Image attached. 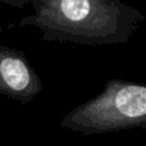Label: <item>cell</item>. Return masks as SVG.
<instances>
[{
	"mask_svg": "<svg viewBox=\"0 0 146 146\" xmlns=\"http://www.w3.org/2000/svg\"><path fill=\"white\" fill-rule=\"evenodd\" d=\"M33 13L18 27H35L46 42L99 46L126 44L145 14L119 0H30Z\"/></svg>",
	"mask_w": 146,
	"mask_h": 146,
	"instance_id": "cell-1",
	"label": "cell"
},
{
	"mask_svg": "<svg viewBox=\"0 0 146 146\" xmlns=\"http://www.w3.org/2000/svg\"><path fill=\"white\" fill-rule=\"evenodd\" d=\"M60 127L85 136L146 128V86L113 78L103 91L63 117Z\"/></svg>",
	"mask_w": 146,
	"mask_h": 146,
	"instance_id": "cell-2",
	"label": "cell"
},
{
	"mask_svg": "<svg viewBox=\"0 0 146 146\" xmlns=\"http://www.w3.org/2000/svg\"><path fill=\"white\" fill-rule=\"evenodd\" d=\"M44 83L23 51L0 45V95L19 104L31 103Z\"/></svg>",
	"mask_w": 146,
	"mask_h": 146,
	"instance_id": "cell-3",
	"label": "cell"
}]
</instances>
